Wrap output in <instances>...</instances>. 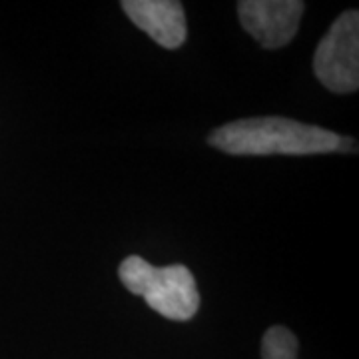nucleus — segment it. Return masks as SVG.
<instances>
[{
    "mask_svg": "<svg viewBox=\"0 0 359 359\" xmlns=\"http://www.w3.org/2000/svg\"><path fill=\"white\" fill-rule=\"evenodd\" d=\"M118 276L128 292L142 295L150 308L168 320H192L200 308L196 280L182 264L156 268L144 257L130 256L120 264Z\"/></svg>",
    "mask_w": 359,
    "mask_h": 359,
    "instance_id": "obj_2",
    "label": "nucleus"
},
{
    "mask_svg": "<svg viewBox=\"0 0 359 359\" xmlns=\"http://www.w3.org/2000/svg\"><path fill=\"white\" fill-rule=\"evenodd\" d=\"M297 339L295 335L282 325L269 327L262 341V359H295Z\"/></svg>",
    "mask_w": 359,
    "mask_h": 359,
    "instance_id": "obj_6",
    "label": "nucleus"
},
{
    "mask_svg": "<svg viewBox=\"0 0 359 359\" xmlns=\"http://www.w3.org/2000/svg\"><path fill=\"white\" fill-rule=\"evenodd\" d=\"M304 8L299 0H242L238 14L245 32L264 48L276 50L295 36Z\"/></svg>",
    "mask_w": 359,
    "mask_h": 359,
    "instance_id": "obj_4",
    "label": "nucleus"
},
{
    "mask_svg": "<svg viewBox=\"0 0 359 359\" xmlns=\"http://www.w3.org/2000/svg\"><path fill=\"white\" fill-rule=\"evenodd\" d=\"M313 72L335 94H349L359 86V13L346 11L321 39L313 56Z\"/></svg>",
    "mask_w": 359,
    "mask_h": 359,
    "instance_id": "obj_3",
    "label": "nucleus"
},
{
    "mask_svg": "<svg viewBox=\"0 0 359 359\" xmlns=\"http://www.w3.org/2000/svg\"><path fill=\"white\" fill-rule=\"evenodd\" d=\"M208 142L231 156H308L335 152L339 134L292 118H244L216 128Z\"/></svg>",
    "mask_w": 359,
    "mask_h": 359,
    "instance_id": "obj_1",
    "label": "nucleus"
},
{
    "mask_svg": "<svg viewBox=\"0 0 359 359\" xmlns=\"http://www.w3.org/2000/svg\"><path fill=\"white\" fill-rule=\"evenodd\" d=\"M124 13L134 25L164 46L180 48L186 40V14L176 0H124Z\"/></svg>",
    "mask_w": 359,
    "mask_h": 359,
    "instance_id": "obj_5",
    "label": "nucleus"
},
{
    "mask_svg": "<svg viewBox=\"0 0 359 359\" xmlns=\"http://www.w3.org/2000/svg\"><path fill=\"white\" fill-rule=\"evenodd\" d=\"M355 150H358V144H355V140H351L349 136H339V144H337V150H335V152L349 154V152H355Z\"/></svg>",
    "mask_w": 359,
    "mask_h": 359,
    "instance_id": "obj_7",
    "label": "nucleus"
}]
</instances>
